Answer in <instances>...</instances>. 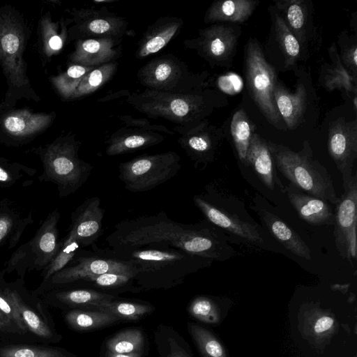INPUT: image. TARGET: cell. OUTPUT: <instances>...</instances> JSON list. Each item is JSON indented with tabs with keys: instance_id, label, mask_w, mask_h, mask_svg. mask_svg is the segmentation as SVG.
<instances>
[{
	"instance_id": "1",
	"label": "cell",
	"mask_w": 357,
	"mask_h": 357,
	"mask_svg": "<svg viewBox=\"0 0 357 357\" xmlns=\"http://www.w3.org/2000/svg\"><path fill=\"white\" fill-rule=\"evenodd\" d=\"M105 241L110 249H175L213 261L228 260L236 253L226 233L207 220L181 223L164 211L123 220L114 225Z\"/></svg>"
},
{
	"instance_id": "2",
	"label": "cell",
	"mask_w": 357,
	"mask_h": 357,
	"mask_svg": "<svg viewBox=\"0 0 357 357\" xmlns=\"http://www.w3.org/2000/svg\"><path fill=\"white\" fill-rule=\"evenodd\" d=\"M94 252L130 262L137 270L133 280L144 286L176 284L185 276L208 267L213 262L181 250L151 247L105 250L95 248Z\"/></svg>"
},
{
	"instance_id": "3",
	"label": "cell",
	"mask_w": 357,
	"mask_h": 357,
	"mask_svg": "<svg viewBox=\"0 0 357 357\" xmlns=\"http://www.w3.org/2000/svg\"><path fill=\"white\" fill-rule=\"evenodd\" d=\"M274 164L290 183L299 190L336 204L339 197L331 175L319 160L313 158L307 142L295 152L287 146L267 142Z\"/></svg>"
},
{
	"instance_id": "4",
	"label": "cell",
	"mask_w": 357,
	"mask_h": 357,
	"mask_svg": "<svg viewBox=\"0 0 357 357\" xmlns=\"http://www.w3.org/2000/svg\"><path fill=\"white\" fill-rule=\"evenodd\" d=\"M79 146L72 139H61L41 153L42 177L56 185L60 197L75 192L88 180L93 166L78 156Z\"/></svg>"
},
{
	"instance_id": "5",
	"label": "cell",
	"mask_w": 357,
	"mask_h": 357,
	"mask_svg": "<svg viewBox=\"0 0 357 357\" xmlns=\"http://www.w3.org/2000/svg\"><path fill=\"white\" fill-rule=\"evenodd\" d=\"M204 194L195 195L192 199L206 220L251 246L268 249L261 229L248 214L240 215L230 210L224 197L213 185L206 186Z\"/></svg>"
},
{
	"instance_id": "6",
	"label": "cell",
	"mask_w": 357,
	"mask_h": 357,
	"mask_svg": "<svg viewBox=\"0 0 357 357\" xmlns=\"http://www.w3.org/2000/svg\"><path fill=\"white\" fill-rule=\"evenodd\" d=\"M174 151L135 157L119 165V178L132 192L151 190L174 177L181 168Z\"/></svg>"
},
{
	"instance_id": "7",
	"label": "cell",
	"mask_w": 357,
	"mask_h": 357,
	"mask_svg": "<svg viewBox=\"0 0 357 357\" xmlns=\"http://www.w3.org/2000/svg\"><path fill=\"white\" fill-rule=\"evenodd\" d=\"M107 273L129 275L134 279L137 270L129 261L104 256L96 252L83 253L79 250L66 267L54 274L45 282L41 283L33 294L39 297L50 289Z\"/></svg>"
},
{
	"instance_id": "8",
	"label": "cell",
	"mask_w": 357,
	"mask_h": 357,
	"mask_svg": "<svg viewBox=\"0 0 357 357\" xmlns=\"http://www.w3.org/2000/svg\"><path fill=\"white\" fill-rule=\"evenodd\" d=\"M245 66L250 96L266 119L278 127L281 116L273 98L277 82L275 72L266 60L258 43L255 40H250L248 43Z\"/></svg>"
},
{
	"instance_id": "9",
	"label": "cell",
	"mask_w": 357,
	"mask_h": 357,
	"mask_svg": "<svg viewBox=\"0 0 357 357\" xmlns=\"http://www.w3.org/2000/svg\"><path fill=\"white\" fill-rule=\"evenodd\" d=\"M2 287L15 307L28 335L36 343L50 344L59 341L54 323L42 300L29 293L22 282L7 284Z\"/></svg>"
},
{
	"instance_id": "10",
	"label": "cell",
	"mask_w": 357,
	"mask_h": 357,
	"mask_svg": "<svg viewBox=\"0 0 357 357\" xmlns=\"http://www.w3.org/2000/svg\"><path fill=\"white\" fill-rule=\"evenodd\" d=\"M25 36L20 22L10 12L0 14V64L11 88L29 84L22 58Z\"/></svg>"
},
{
	"instance_id": "11",
	"label": "cell",
	"mask_w": 357,
	"mask_h": 357,
	"mask_svg": "<svg viewBox=\"0 0 357 357\" xmlns=\"http://www.w3.org/2000/svg\"><path fill=\"white\" fill-rule=\"evenodd\" d=\"M138 110L178 123H190L199 110V97L192 94L167 93L146 89L129 99Z\"/></svg>"
},
{
	"instance_id": "12",
	"label": "cell",
	"mask_w": 357,
	"mask_h": 357,
	"mask_svg": "<svg viewBox=\"0 0 357 357\" xmlns=\"http://www.w3.org/2000/svg\"><path fill=\"white\" fill-rule=\"evenodd\" d=\"M344 192L335 204L334 239L340 256L353 264L356 260L357 174L342 180Z\"/></svg>"
},
{
	"instance_id": "13",
	"label": "cell",
	"mask_w": 357,
	"mask_h": 357,
	"mask_svg": "<svg viewBox=\"0 0 357 357\" xmlns=\"http://www.w3.org/2000/svg\"><path fill=\"white\" fill-rule=\"evenodd\" d=\"M328 151L342 180L350 178L357 157L356 121L346 122L339 119L328 132Z\"/></svg>"
},
{
	"instance_id": "14",
	"label": "cell",
	"mask_w": 357,
	"mask_h": 357,
	"mask_svg": "<svg viewBox=\"0 0 357 357\" xmlns=\"http://www.w3.org/2000/svg\"><path fill=\"white\" fill-rule=\"evenodd\" d=\"M185 70L180 61L170 56L152 60L138 73L142 84L149 89L170 93L184 91Z\"/></svg>"
},
{
	"instance_id": "15",
	"label": "cell",
	"mask_w": 357,
	"mask_h": 357,
	"mask_svg": "<svg viewBox=\"0 0 357 357\" xmlns=\"http://www.w3.org/2000/svg\"><path fill=\"white\" fill-rule=\"evenodd\" d=\"M105 210L100 199L91 197L86 199L71 215L70 229L74 233L81 248L91 245L102 234Z\"/></svg>"
},
{
	"instance_id": "16",
	"label": "cell",
	"mask_w": 357,
	"mask_h": 357,
	"mask_svg": "<svg viewBox=\"0 0 357 357\" xmlns=\"http://www.w3.org/2000/svg\"><path fill=\"white\" fill-rule=\"evenodd\" d=\"M282 192L286 193L299 217L306 222L315 226L334 225L335 214L327 201L307 194L290 183L284 186Z\"/></svg>"
},
{
	"instance_id": "17",
	"label": "cell",
	"mask_w": 357,
	"mask_h": 357,
	"mask_svg": "<svg viewBox=\"0 0 357 357\" xmlns=\"http://www.w3.org/2000/svg\"><path fill=\"white\" fill-rule=\"evenodd\" d=\"M60 213L54 211L38 230L34 238L24 249L31 252L33 266L43 269L58 252L61 241H59L57 225Z\"/></svg>"
},
{
	"instance_id": "18",
	"label": "cell",
	"mask_w": 357,
	"mask_h": 357,
	"mask_svg": "<svg viewBox=\"0 0 357 357\" xmlns=\"http://www.w3.org/2000/svg\"><path fill=\"white\" fill-rule=\"evenodd\" d=\"M263 225L273 237L287 250L300 258L311 259L308 245L301 237L278 215L260 205L251 206Z\"/></svg>"
},
{
	"instance_id": "19",
	"label": "cell",
	"mask_w": 357,
	"mask_h": 357,
	"mask_svg": "<svg viewBox=\"0 0 357 357\" xmlns=\"http://www.w3.org/2000/svg\"><path fill=\"white\" fill-rule=\"evenodd\" d=\"M244 165L252 167L267 188L273 190L278 186L282 192L284 185L278 177L268 144L257 133L252 135Z\"/></svg>"
},
{
	"instance_id": "20",
	"label": "cell",
	"mask_w": 357,
	"mask_h": 357,
	"mask_svg": "<svg viewBox=\"0 0 357 357\" xmlns=\"http://www.w3.org/2000/svg\"><path fill=\"white\" fill-rule=\"evenodd\" d=\"M273 98L275 106L289 129H294L301 121L307 102V92L304 85H297L295 92H289L280 83L276 82Z\"/></svg>"
},
{
	"instance_id": "21",
	"label": "cell",
	"mask_w": 357,
	"mask_h": 357,
	"mask_svg": "<svg viewBox=\"0 0 357 357\" xmlns=\"http://www.w3.org/2000/svg\"><path fill=\"white\" fill-rule=\"evenodd\" d=\"M237 37L233 29L224 25H214L200 33L199 46L208 57L223 61L232 53Z\"/></svg>"
},
{
	"instance_id": "22",
	"label": "cell",
	"mask_w": 357,
	"mask_h": 357,
	"mask_svg": "<svg viewBox=\"0 0 357 357\" xmlns=\"http://www.w3.org/2000/svg\"><path fill=\"white\" fill-rule=\"evenodd\" d=\"M40 299L45 305L87 307L94 304L112 301L114 296L112 294L102 293L91 289H50L41 296Z\"/></svg>"
},
{
	"instance_id": "23",
	"label": "cell",
	"mask_w": 357,
	"mask_h": 357,
	"mask_svg": "<svg viewBox=\"0 0 357 357\" xmlns=\"http://www.w3.org/2000/svg\"><path fill=\"white\" fill-rule=\"evenodd\" d=\"M52 117L46 114H33L17 110L6 115L2 120L4 130L15 137H25L37 134L46 128Z\"/></svg>"
},
{
	"instance_id": "24",
	"label": "cell",
	"mask_w": 357,
	"mask_h": 357,
	"mask_svg": "<svg viewBox=\"0 0 357 357\" xmlns=\"http://www.w3.org/2000/svg\"><path fill=\"white\" fill-rule=\"evenodd\" d=\"M164 137L151 131H119L107 142L106 153L117 155L160 143Z\"/></svg>"
},
{
	"instance_id": "25",
	"label": "cell",
	"mask_w": 357,
	"mask_h": 357,
	"mask_svg": "<svg viewBox=\"0 0 357 357\" xmlns=\"http://www.w3.org/2000/svg\"><path fill=\"white\" fill-rule=\"evenodd\" d=\"M112 38L87 39L81 40L77 45L75 51L71 55V59L86 66L107 62L116 54L113 49Z\"/></svg>"
},
{
	"instance_id": "26",
	"label": "cell",
	"mask_w": 357,
	"mask_h": 357,
	"mask_svg": "<svg viewBox=\"0 0 357 357\" xmlns=\"http://www.w3.org/2000/svg\"><path fill=\"white\" fill-rule=\"evenodd\" d=\"M181 136L178 143L195 165L208 163L213 160L215 144L211 137L196 128L178 131Z\"/></svg>"
},
{
	"instance_id": "27",
	"label": "cell",
	"mask_w": 357,
	"mask_h": 357,
	"mask_svg": "<svg viewBox=\"0 0 357 357\" xmlns=\"http://www.w3.org/2000/svg\"><path fill=\"white\" fill-rule=\"evenodd\" d=\"M252 0H227L214 3L208 10V21L242 23L247 20L258 4Z\"/></svg>"
},
{
	"instance_id": "28",
	"label": "cell",
	"mask_w": 357,
	"mask_h": 357,
	"mask_svg": "<svg viewBox=\"0 0 357 357\" xmlns=\"http://www.w3.org/2000/svg\"><path fill=\"white\" fill-rule=\"evenodd\" d=\"M0 357H76L49 344L0 342Z\"/></svg>"
},
{
	"instance_id": "29",
	"label": "cell",
	"mask_w": 357,
	"mask_h": 357,
	"mask_svg": "<svg viewBox=\"0 0 357 357\" xmlns=\"http://www.w3.org/2000/svg\"><path fill=\"white\" fill-rule=\"evenodd\" d=\"M181 22L171 19L168 22H156L155 28L149 29L142 40L138 51V56L143 58L162 49L176 34Z\"/></svg>"
},
{
	"instance_id": "30",
	"label": "cell",
	"mask_w": 357,
	"mask_h": 357,
	"mask_svg": "<svg viewBox=\"0 0 357 357\" xmlns=\"http://www.w3.org/2000/svg\"><path fill=\"white\" fill-rule=\"evenodd\" d=\"M333 60L323 75V85L328 91L344 89L356 93V77L352 75L343 66L337 52L336 46L333 44L330 48Z\"/></svg>"
},
{
	"instance_id": "31",
	"label": "cell",
	"mask_w": 357,
	"mask_h": 357,
	"mask_svg": "<svg viewBox=\"0 0 357 357\" xmlns=\"http://www.w3.org/2000/svg\"><path fill=\"white\" fill-rule=\"evenodd\" d=\"M65 319L71 328L77 331H87L108 326L119 319L102 311L89 312L74 309L67 312Z\"/></svg>"
},
{
	"instance_id": "32",
	"label": "cell",
	"mask_w": 357,
	"mask_h": 357,
	"mask_svg": "<svg viewBox=\"0 0 357 357\" xmlns=\"http://www.w3.org/2000/svg\"><path fill=\"white\" fill-rule=\"evenodd\" d=\"M80 245L71 229L61 241L60 248L48 265L43 269L42 283L47 281L54 274L66 267L80 250Z\"/></svg>"
},
{
	"instance_id": "33",
	"label": "cell",
	"mask_w": 357,
	"mask_h": 357,
	"mask_svg": "<svg viewBox=\"0 0 357 357\" xmlns=\"http://www.w3.org/2000/svg\"><path fill=\"white\" fill-rule=\"evenodd\" d=\"M230 129L238 158L245 164L253 132L250 121L243 109H239L234 114Z\"/></svg>"
},
{
	"instance_id": "34",
	"label": "cell",
	"mask_w": 357,
	"mask_h": 357,
	"mask_svg": "<svg viewBox=\"0 0 357 357\" xmlns=\"http://www.w3.org/2000/svg\"><path fill=\"white\" fill-rule=\"evenodd\" d=\"M284 15L286 24L297 40H304L305 24L307 15L303 1L284 0L275 3Z\"/></svg>"
},
{
	"instance_id": "35",
	"label": "cell",
	"mask_w": 357,
	"mask_h": 357,
	"mask_svg": "<svg viewBox=\"0 0 357 357\" xmlns=\"http://www.w3.org/2000/svg\"><path fill=\"white\" fill-rule=\"evenodd\" d=\"M90 307L110 314L118 319L128 320L137 319L151 310V307L147 305L112 301L94 304Z\"/></svg>"
},
{
	"instance_id": "36",
	"label": "cell",
	"mask_w": 357,
	"mask_h": 357,
	"mask_svg": "<svg viewBox=\"0 0 357 357\" xmlns=\"http://www.w3.org/2000/svg\"><path fill=\"white\" fill-rule=\"evenodd\" d=\"M26 223L28 218H21L10 208H0V247L6 243L11 246L12 243H15Z\"/></svg>"
},
{
	"instance_id": "37",
	"label": "cell",
	"mask_w": 357,
	"mask_h": 357,
	"mask_svg": "<svg viewBox=\"0 0 357 357\" xmlns=\"http://www.w3.org/2000/svg\"><path fill=\"white\" fill-rule=\"evenodd\" d=\"M144 335L141 331L132 328L123 331L107 342V351L116 354L142 352Z\"/></svg>"
},
{
	"instance_id": "38",
	"label": "cell",
	"mask_w": 357,
	"mask_h": 357,
	"mask_svg": "<svg viewBox=\"0 0 357 357\" xmlns=\"http://www.w3.org/2000/svg\"><path fill=\"white\" fill-rule=\"evenodd\" d=\"M274 24L277 39L284 54L286 65L291 66L298 57L299 42L289 29L284 19L277 13L274 15Z\"/></svg>"
},
{
	"instance_id": "39",
	"label": "cell",
	"mask_w": 357,
	"mask_h": 357,
	"mask_svg": "<svg viewBox=\"0 0 357 357\" xmlns=\"http://www.w3.org/2000/svg\"><path fill=\"white\" fill-rule=\"evenodd\" d=\"M93 68V66L73 65L65 73L52 77V82L63 97L71 98L82 79Z\"/></svg>"
},
{
	"instance_id": "40",
	"label": "cell",
	"mask_w": 357,
	"mask_h": 357,
	"mask_svg": "<svg viewBox=\"0 0 357 357\" xmlns=\"http://www.w3.org/2000/svg\"><path fill=\"white\" fill-rule=\"evenodd\" d=\"M116 68V65L114 63L93 68L82 79L71 98H78L95 91L109 80Z\"/></svg>"
},
{
	"instance_id": "41",
	"label": "cell",
	"mask_w": 357,
	"mask_h": 357,
	"mask_svg": "<svg viewBox=\"0 0 357 357\" xmlns=\"http://www.w3.org/2000/svg\"><path fill=\"white\" fill-rule=\"evenodd\" d=\"M189 327L203 357H227L224 347L211 332L196 324H191Z\"/></svg>"
},
{
	"instance_id": "42",
	"label": "cell",
	"mask_w": 357,
	"mask_h": 357,
	"mask_svg": "<svg viewBox=\"0 0 357 357\" xmlns=\"http://www.w3.org/2000/svg\"><path fill=\"white\" fill-rule=\"evenodd\" d=\"M189 312L197 319L208 324H215L219 319L218 307L214 302L204 296H199L192 301Z\"/></svg>"
},
{
	"instance_id": "43",
	"label": "cell",
	"mask_w": 357,
	"mask_h": 357,
	"mask_svg": "<svg viewBox=\"0 0 357 357\" xmlns=\"http://www.w3.org/2000/svg\"><path fill=\"white\" fill-rule=\"evenodd\" d=\"M81 24V28L94 34H114L120 29V21L112 17L92 16Z\"/></svg>"
},
{
	"instance_id": "44",
	"label": "cell",
	"mask_w": 357,
	"mask_h": 357,
	"mask_svg": "<svg viewBox=\"0 0 357 357\" xmlns=\"http://www.w3.org/2000/svg\"><path fill=\"white\" fill-rule=\"evenodd\" d=\"M83 281L93 283L98 287L109 289L123 287L134 280L133 278L129 275L107 273L89 277Z\"/></svg>"
},
{
	"instance_id": "45",
	"label": "cell",
	"mask_w": 357,
	"mask_h": 357,
	"mask_svg": "<svg viewBox=\"0 0 357 357\" xmlns=\"http://www.w3.org/2000/svg\"><path fill=\"white\" fill-rule=\"evenodd\" d=\"M0 342L33 343L0 311Z\"/></svg>"
},
{
	"instance_id": "46",
	"label": "cell",
	"mask_w": 357,
	"mask_h": 357,
	"mask_svg": "<svg viewBox=\"0 0 357 357\" xmlns=\"http://www.w3.org/2000/svg\"><path fill=\"white\" fill-rule=\"evenodd\" d=\"M0 311L33 342L36 343L28 335L25 330L20 317L9 298L5 294L2 287V280L0 278Z\"/></svg>"
},
{
	"instance_id": "47",
	"label": "cell",
	"mask_w": 357,
	"mask_h": 357,
	"mask_svg": "<svg viewBox=\"0 0 357 357\" xmlns=\"http://www.w3.org/2000/svg\"><path fill=\"white\" fill-rule=\"evenodd\" d=\"M218 84L222 90L231 94L238 92L243 86L241 77L235 74H229L220 77Z\"/></svg>"
},
{
	"instance_id": "48",
	"label": "cell",
	"mask_w": 357,
	"mask_h": 357,
	"mask_svg": "<svg viewBox=\"0 0 357 357\" xmlns=\"http://www.w3.org/2000/svg\"><path fill=\"white\" fill-rule=\"evenodd\" d=\"M17 167L11 169L9 165L0 164V185L5 186L11 185L14 182L23 176L19 172H17Z\"/></svg>"
},
{
	"instance_id": "49",
	"label": "cell",
	"mask_w": 357,
	"mask_h": 357,
	"mask_svg": "<svg viewBox=\"0 0 357 357\" xmlns=\"http://www.w3.org/2000/svg\"><path fill=\"white\" fill-rule=\"evenodd\" d=\"M334 324L335 320L332 317L321 314L315 319L312 331L315 335H323L332 330Z\"/></svg>"
},
{
	"instance_id": "50",
	"label": "cell",
	"mask_w": 357,
	"mask_h": 357,
	"mask_svg": "<svg viewBox=\"0 0 357 357\" xmlns=\"http://www.w3.org/2000/svg\"><path fill=\"white\" fill-rule=\"evenodd\" d=\"M342 59L346 65L347 70L352 72L354 76L356 75L357 68V48L356 45L350 47L344 50L343 52Z\"/></svg>"
},
{
	"instance_id": "51",
	"label": "cell",
	"mask_w": 357,
	"mask_h": 357,
	"mask_svg": "<svg viewBox=\"0 0 357 357\" xmlns=\"http://www.w3.org/2000/svg\"><path fill=\"white\" fill-rule=\"evenodd\" d=\"M50 33L52 34V30H50ZM45 47L46 52H56L60 50L63 47V39L61 36L56 33L55 34H52L51 36H46L45 38Z\"/></svg>"
},
{
	"instance_id": "52",
	"label": "cell",
	"mask_w": 357,
	"mask_h": 357,
	"mask_svg": "<svg viewBox=\"0 0 357 357\" xmlns=\"http://www.w3.org/2000/svg\"><path fill=\"white\" fill-rule=\"evenodd\" d=\"M170 352L168 357H189L173 340H171Z\"/></svg>"
},
{
	"instance_id": "53",
	"label": "cell",
	"mask_w": 357,
	"mask_h": 357,
	"mask_svg": "<svg viewBox=\"0 0 357 357\" xmlns=\"http://www.w3.org/2000/svg\"><path fill=\"white\" fill-rule=\"evenodd\" d=\"M142 352H136L131 354H116L107 351V357H141Z\"/></svg>"
},
{
	"instance_id": "54",
	"label": "cell",
	"mask_w": 357,
	"mask_h": 357,
	"mask_svg": "<svg viewBox=\"0 0 357 357\" xmlns=\"http://www.w3.org/2000/svg\"><path fill=\"white\" fill-rule=\"evenodd\" d=\"M357 98H356V96H354V107L355 109V110H356V107H357Z\"/></svg>"
}]
</instances>
